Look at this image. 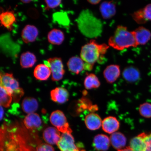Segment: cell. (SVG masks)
Returning a JSON list of instances; mask_svg holds the SVG:
<instances>
[{"label": "cell", "mask_w": 151, "mask_h": 151, "mask_svg": "<svg viewBox=\"0 0 151 151\" xmlns=\"http://www.w3.org/2000/svg\"><path fill=\"white\" fill-rule=\"evenodd\" d=\"M109 47L105 43L99 44L91 40L82 47L80 57L85 63L93 67L94 64L102 61Z\"/></svg>", "instance_id": "6da1fadb"}, {"label": "cell", "mask_w": 151, "mask_h": 151, "mask_svg": "<svg viewBox=\"0 0 151 151\" xmlns=\"http://www.w3.org/2000/svg\"><path fill=\"white\" fill-rule=\"evenodd\" d=\"M19 129V128H18ZM13 128L7 135L6 140L2 139L3 150L6 151H35L30 146L27 140V135L21 129Z\"/></svg>", "instance_id": "7a4b0ae2"}, {"label": "cell", "mask_w": 151, "mask_h": 151, "mask_svg": "<svg viewBox=\"0 0 151 151\" xmlns=\"http://www.w3.org/2000/svg\"><path fill=\"white\" fill-rule=\"evenodd\" d=\"M108 45L118 50L138 46L133 31H128L127 27L122 25L117 26L109 40Z\"/></svg>", "instance_id": "3957f363"}, {"label": "cell", "mask_w": 151, "mask_h": 151, "mask_svg": "<svg viewBox=\"0 0 151 151\" xmlns=\"http://www.w3.org/2000/svg\"><path fill=\"white\" fill-rule=\"evenodd\" d=\"M79 19V27L85 35L89 37H93L101 32V22L90 12L85 11L81 15Z\"/></svg>", "instance_id": "277c9868"}, {"label": "cell", "mask_w": 151, "mask_h": 151, "mask_svg": "<svg viewBox=\"0 0 151 151\" xmlns=\"http://www.w3.org/2000/svg\"><path fill=\"white\" fill-rule=\"evenodd\" d=\"M0 77L1 86L12 96L15 102H18L24 94V90L19 87L18 81L11 73H1Z\"/></svg>", "instance_id": "5b68a950"}, {"label": "cell", "mask_w": 151, "mask_h": 151, "mask_svg": "<svg viewBox=\"0 0 151 151\" xmlns=\"http://www.w3.org/2000/svg\"><path fill=\"white\" fill-rule=\"evenodd\" d=\"M50 120L51 123L59 132L62 133H72L67 118L61 111L58 110L53 112L50 115Z\"/></svg>", "instance_id": "8992f818"}, {"label": "cell", "mask_w": 151, "mask_h": 151, "mask_svg": "<svg viewBox=\"0 0 151 151\" xmlns=\"http://www.w3.org/2000/svg\"><path fill=\"white\" fill-rule=\"evenodd\" d=\"M44 63L50 69L52 81H59L63 78L65 73V70L61 58L57 57L50 58L47 61H45Z\"/></svg>", "instance_id": "52a82bcc"}, {"label": "cell", "mask_w": 151, "mask_h": 151, "mask_svg": "<svg viewBox=\"0 0 151 151\" xmlns=\"http://www.w3.org/2000/svg\"><path fill=\"white\" fill-rule=\"evenodd\" d=\"M57 145L61 151H80L75 144L74 137L71 133H62Z\"/></svg>", "instance_id": "ba28073f"}, {"label": "cell", "mask_w": 151, "mask_h": 151, "mask_svg": "<svg viewBox=\"0 0 151 151\" xmlns=\"http://www.w3.org/2000/svg\"><path fill=\"white\" fill-rule=\"evenodd\" d=\"M24 123L26 128L31 131H39L42 128V120L37 113L28 114L24 119Z\"/></svg>", "instance_id": "9c48e42d"}, {"label": "cell", "mask_w": 151, "mask_h": 151, "mask_svg": "<svg viewBox=\"0 0 151 151\" xmlns=\"http://www.w3.org/2000/svg\"><path fill=\"white\" fill-rule=\"evenodd\" d=\"M132 16L137 24H143L151 21V4L147 5L144 8L134 12Z\"/></svg>", "instance_id": "30bf717a"}, {"label": "cell", "mask_w": 151, "mask_h": 151, "mask_svg": "<svg viewBox=\"0 0 151 151\" xmlns=\"http://www.w3.org/2000/svg\"><path fill=\"white\" fill-rule=\"evenodd\" d=\"M69 71L78 75L84 70H86V64L82 58L78 56H73L71 58L67 63Z\"/></svg>", "instance_id": "8fae6325"}, {"label": "cell", "mask_w": 151, "mask_h": 151, "mask_svg": "<svg viewBox=\"0 0 151 151\" xmlns=\"http://www.w3.org/2000/svg\"><path fill=\"white\" fill-rule=\"evenodd\" d=\"M121 71L120 66L117 65L107 66L103 72L104 77L109 84H112L120 77Z\"/></svg>", "instance_id": "7c38bea8"}, {"label": "cell", "mask_w": 151, "mask_h": 151, "mask_svg": "<svg viewBox=\"0 0 151 151\" xmlns=\"http://www.w3.org/2000/svg\"><path fill=\"white\" fill-rule=\"evenodd\" d=\"M38 35V30L35 26L28 24L22 29L21 37L24 42L28 43L35 41Z\"/></svg>", "instance_id": "4fadbf2b"}, {"label": "cell", "mask_w": 151, "mask_h": 151, "mask_svg": "<svg viewBox=\"0 0 151 151\" xmlns=\"http://www.w3.org/2000/svg\"><path fill=\"white\" fill-rule=\"evenodd\" d=\"M120 126V122L116 118L109 116L104 119L101 126L103 130L106 133L112 134L118 131Z\"/></svg>", "instance_id": "5bb4252c"}, {"label": "cell", "mask_w": 151, "mask_h": 151, "mask_svg": "<svg viewBox=\"0 0 151 151\" xmlns=\"http://www.w3.org/2000/svg\"><path fill=\"white\" fill-rule=\"evenodd\" d=\"M102 121L99 115L94 113L86 115L84 119L85 124L87 128L91 131L99 129L102 126Z\"/></svg>", "instance_id": "9a60e30c"}, {"label": "cell", "mask_w": 151, "mask_h": 151, "mask_svg": "<svg viewBox=\"0 0 151 151\" xmlns=\"http://www.w3.org/2000/svg\"><path fill=\"white\" fill-rule=\"evenodd\" d=\"M61 137L60 132L57 128L53 127L46 128L43 133V139L49 145L57 144Z\"/></svg>", "instance_id": "2e32d148"}, {"label": "cell", "mask_w": 151, "mask_h": 151, "mask_svg": "<svg viewBox=\"0 0 151 151\" xmlns=\"http://www.w3.org/2000/svg\"><path fill=\"white\" fill-rule=\"evenodd\" d=\"M51 99L53 101L63 104L68 101L69 94L67 90L62 87H57L50 92Z\"/></svg>", "instance_id": "e0dca14e"}, {"label": "cell", "mask_w": 151, "mask_h": 151, "mask_svg": "<svg viewBox=\"0 0 151 151\" xmlns=\"http://www.w3.org/2000/svg\"><path fill=\"white\" fill-rule=\"evenodd\" d=\"M99 10L103 18L108 19L116 14V5L112 1H104L100 5Z\"/></svg>", "instance_id": "ac0fdd59"}, {"label": "cell", "mask_w": 151, "mask_h": 151, "mask_svg": "<svg viewBox=\"0 0 151 151\" xmlns=\"http://www.w3.org/2000/svg\"><path fill=\"white\" fill-rule=\"evenodd\" d=\"M0 21L1 25L9 31H12L16 18L14 12L12 11H3L0 15Z\"/></svg>", "instance_id": "d6986e66"}, {"label": "cell", "mask_w": 151, "mask_h": 151, "mask_svg": "<svg viewBox=\"0 0 151 151\" xmlns=\"http://www.w3.org/2000/svg\"><path fill=\"white\" fill-rule=\"evenodd\" d=\"M110 138L103 134L96 135L93 139V146L97 151H107L110 146Z\"/></svg>", "instance_id": "ffe728a7"}, {"label": "cell", "mask_w": 151, "mask_h": 151, "mask_svg": "<svg viewBox=\"0 0 151 151\" xmlns=\"http://www.w3.org/2000/svg\"><path fill=\"white\" fill-rule=\"evenodd\" d=\"M138 45H145L151 37V33L146 28L141 26L133 31Z\"/></svg>", "instance_id": "44dd1931"}, {"label": "cell", "mask_w": 151, "mask_h": 151, "mask_svg": "<svg viewBox=\"0 0 151 151\" xmlns=\"http://www.w3.org/2000/svg\"><path fill=\"white\" fill-rule=\"evenodd\" d=\"M122 76L124 80L129 83L137 82L140 77V72L137 68L133 66H129L125 68L122 72Z\"/></svg>", "instance_id": "7402d4cb"}, {"label": "cell", "mask_w": 151, "mask_h": 151, "mask_svg": "<svg viewBox=\"0 0 151 151\" xmlns=\"http://www.w3.org/2000/svg\"><path fill=\"white\" fill-rule=\"evenodd\" d=\"M51 71L48 66L45 64L38 65L34 71V76L37 80L41 81H46L51 74Z\"/></svg>", "instance_id": "603a6c76"}, {"label": "cell", "mask_w": 151, "mask_h": 151, "mask_svg": "<svg viewBox=\"0 0 151 151\" xmlns=\"http://www.w3.org/2000/svg\"><path fill=\"white\" fill-rule=\"evenodd\" d=\"M110 140L113 148L118 150H122L126 146L127 142L126 137L120 132H116L112 134Z\"/></svg>", "instance_id": "cb8c5ba5"}, {"label": "cell", "mask_w": 151, "mask_h": 151, "mask_svg": "<svg viewBox=\"0 0 151 151\" xmlns=\"http://www.w3.org/2000/svg\"><path fill=\"white\" fill-rule=\"evenodd\" d=\"M22 106L24 113L31 114L37 110L39 107L38 103L35 98L26 97L22 101Z\"/></svg>", "instance_id": "d4e9b609"}, {"label": "cell", "mask_w": 151, "mask_h": 151, "mask_svg": "<svg viewBox=\"0 0 151 151\" xmlns=\"http://www.w3.org/2000/svg\"><path fill=\"white\" fill-rule=\"evenodd\" d=\"M65 38L63 32L61 30L55 28L51 30L47 36L48 42L54 45H61L63 42Z\"/></svg>", "instance_id": "484cf974"}, {"label": "cell", "mask_w": 151, "mask_h": 151, "mask_svg": "<svg viewBox=\"0 0 151 151\" xmlns=\"http://www.w3.org/2000/svg\"><path fill=\"white\" fill-rule=\"evenodd\" d=\"M36 62V57L33 53L27 52L23 53L21 55L20 64L22 68L33 67Z\"/></svg>", "instance_id": "4316f807"}, {"label": "cell", "mask_w": 151, "mask_h": 151, "mask_svg": "<svg viewBox=\"0 0 151 151\" xmlns=\"http://www.w3.org/2000/svg\"><path fill=\"white\" fill-rule=\"evenodd\" d=\"M145 133H141L131 139L129 147L133 151H144L145 147Z\"/></svg>", "instance_id": "83f0119b"}, {"label": "cell", "mask_w": 151, "mask_h": 151, "mask_svg": "<svg viewBox=\"0 0 151 151\" xmlns=\"http://www.w3.org/2000/svg\"><path fill=\"white\" fill-rule=\"evenodd\" d=\"M101 86L99 78L93 73L87 74L84 80V86L87 90L97 88Z\"/></svg>", "instance_id": "f1b7e54d"}, {"label": "cell", "mask_w": 151, "mask_h": 151, "mask_svg": "<svg viewBox=\"0 0 151 151\" xmlns=\"http://www.w3.org/2000/svg\"><path fill=\"white\" fill-rule=\"evenodd\" d=\"M0 103L1 106L7 108L10 106L13 98L1 86Z\"/></svg>", "instance_id": "f546056e"}, {"label": "cell", "mask_w": 151, "mask_h": 151, "mask_svg": "<svg viewBox=\"0 0 151 151\" xmlns=\"http://www.w3.org/2000/svg\"><path fill=\"white\" fill-rule=\"evenodd\" d=\"M139 114L143 117L151 118V104L145 103L141 104L139 107Z\"/></svg>", "instance_id": "4dcf8cb0"}, {"label": "cell", "mask_w": 151, "mask_h": 151, "mask_svg": "<svg viewBox=\"0 0 151 151\" xmlns=\"http://www.w3.org/2000/svg\"><path fill=\"white\" fill-rule=\"evenodd\" d=\"M46 6L45 8L46 10L54 9L58 7L61 4V1H45Z\"/></svg>", "instance_id": "1f68e13d"}, {"label": "cell", "mask_w": 151, "mask_h": 151, "mask_svg": "<svg viewBox=\"0 0 151 151\" xmlns=\"http://www.w3.org/2000/svg\"><path fill=\"white\" fill-rule=\"evenodd\" d=\"M145 147L143 151H151V133H145Z\"/></svg>", "instance_id": "d6a6232c"}, {"label": "cell", "mask_w": 151, "mask_h": 151, "mask_svg": "<svg viewBox=\"0 0 151 151\" xmlns=\"http://www.w3.org/2000/svg\"><path fill=\"white\" fill-rule=\"evenodd\" d=\"M36 150V151H55L53 147L47 143L40 144L37 147Z\"/></svg>", "instance_id": "836d02e7"}, {"label": "cell", "mask_w": 151, "mask_h": 151, "mask_svg": "<svg viewBox=\"0 0 151 151\" xmlns=\"http://www.w3.org/2000/svg\"><path fill=\"white\" fill-rule=\"evenodd\" d=\"M88 3L92 5H97L99 4L101 1L100 0H95V1H88Z\"/></svg>", "instance_id": "e575fe53"}, {"label": "cell", "mask_w": 151, "mask_h": 151, "mask_svg": "<svg viewBox=\"0 0 151 151\" xmlns=\"http://www.w3.org/2000/svg\"><path fill=\"white\" fill-rule=\"evenodd\" d=\"M4 114V111L2 106L1 105V120H2L3 118Z\"/></svg>", "instance_id": "d590c367"}, {"label": "cell", "mask_w": 151, "mask_h": 151, "mask_svg": "<svg viewBox=\"0 0 151 151\" xmlns=\"http://www.w3.org/2000/svg\"><path fill=\"white\" fill-rule=\"evenodd\" d=\"M118 151H133V150H132V149L130 148V147H126V148L122 149V150H118Z\"/></svg>", "instance_id": "8d00e7d4"}, {"label": "cell", "mask_w": 151, "mask_h": 151, "mask_svg": "<svg viewBox=\"0 0 151 151\" xmlns=\"http://www.w3.org/2000/svg\"><path fill=\"white\" fill-rule=\"evenodd\" d=\"M22 1V2H23V3H29V2H31V1Z\"/></svg>", "instance_id": "74e56055"}]
</instances>
